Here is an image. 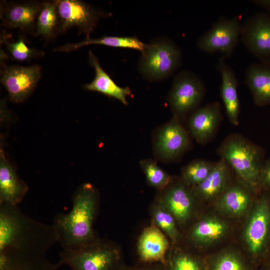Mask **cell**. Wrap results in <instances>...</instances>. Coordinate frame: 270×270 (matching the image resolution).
Masks as SVG:
<instances>
[{
	"mask_svg": "<svg viewBox=\"0 0 270 270\" xmlns=\"http://www.w3.org/2000/svg\"><path fill=\"white\" fill-rule=\"evenodd\" d=\"M99 206L98 192L85 183L74 192L70 210L54 216L52 225L62 250H78L100 239L94 228Z\"/></svg>",
	"mask_w": 270,
	"mask_h": 270,
	"instance_id": "1",
	"label": "cell"
},
{
	"mask_svg": "<svg viewBox=\"0 0 270 270\" xmlns=\"http://www.w3.org/2000/svg\"><path fill=\"white\" fill-rule=\"evenodd\" d=\"M60 263L71 270H120L123 265L119 248L106 240L78 250H62Z\"/></svg>",
	"mask_w": 270,
	"mask_h": 270,
	"instance_id": "2",
	"label": "cell"
},
{
	"mask_svg": "<svg viewBox=\"0 0 270 270\" xmlns=\"http://www.w3.org/2000/svg\"><path fill=\"white\" fill-rule=\"evenodd\" d=\"M222 159L230 166L248 186H254L260 177V154L258 148L238 134L224 140L218 150Z\"/></svg>",
	"mask_w": 270,
	"mask_h": 270,
	"instance_id": "3",
	"label": "cell"
},
{
	"mask_svg": "<svg viewBox=\"0 0 270 270\" xmlns=\"http://www.w3.org/2000/svg\"><path fill=\"white\" fill-rule=\"evenodd\" d=\"M138 62V70L149 80L166 78L179 68L182 60L180 48L170 40L157 38L146 44Z\"/></svg>",
	"mask_w": 270,
	"mask_h": 270,
	"instance_id": "4",
	"label": "cell"
},
{
	"mask_svg": "<svg viewBox=\"0 0 270 270\" xmlns=\"http://www.w3.org/2000/svg\"><path fill=\"white\" fill-rule=\"evenodd\" d=\"M206 92L204 82L196 74L182 70L174 77L168 96V102L178 118L198 108Z\"/></svg>",
	"mask_w": 270,
	"mask_h": 270,
	"instance_id": "5",
	"label": "cell"
},
{
	"mask_svg": "<svg viewBox=\"0 0 270 270\" xmlns=\"http://www.w3.org/2000/svg\"><path fill=\"white\" fill-rule=\"evenodd\" d=\"M242 27L239 16H221L198 38L197 46L205 52H220L224 57H228L238 44Z\"/></svg>",
	"mask_w": 270,
	"mask_h": 270,
	"instance_id": "6",
	"label": "cell"
},
{
	"mask_svg": "<svg viewBox=\"0 0 270 270\" xmlns=\"http://www.w3.org/2000/svg\"><path fill=\"white\" fill-rule=\"evenodd\" d=\"M58 15V30L62 32L77 28L84 34L86 39L96 26L103 13L79 0H54Z\"/></svg>",
	"mask_w": 270,
	"mask_h": 270,
	"instance_id": "7",
	"label": "cell"
},
{
	"mask_svg": "<svg viewBox=\"0 0 270 270\" xmlns=\"http://www.w3.org/2000/svg\"><path fill=\"white\" fill-rule=\"evenodd\" d=\"M47 252L36 247H0V270H57L62 264L50 261Z\"/></svg>",
	"mask_w": 270,
	"mask_h": 270,
	"instance_id": "8",
	"label": "cell"
},
{
	"mask_svg": "<svg viewBox=\"0 0 270 270\" xmlns=\"http://www.w3.org/2000/svg\"><path fill=\"white\" fill-rule=\"evenodd\" d=\"M240 38L260 61L270 60V13L258 12L248 18L242 24Z\"/></svg>",
	"mask_w": 270,
	"mask_h": 270,
	"instance_id": "9",
	"label": "cell"
},
{
	"mask_svg": "<svg viewBox=\"0 0 270 270\" xmlns=\"http://www.w3.org/2000/svg\"><path fill=\"white\" fill-rule=\"evenodd\" d=\"M41 76V68L34 64L29 66H12L2 72L0 82L7 90L10 99L22 102L31 94Z\"/></svg>",
	"mask_w": 270,
	"mask_h": 270,
	"instance_id": "10",
	"label": "cell"
},
{
	"mask_svg": "<svg viewBox=\"0 0 270 270\" xmlns=\"http://www.w3.org/2000/svg\"><path fill=\"white\" fill-rule=\"evenodd\" d=\"M178 118L174 117L161 127L154 140V150L161 158L170 160L184 154L190 144L189 136Z\"/></svg>",
	"mask_w": 270,
	"mask_h": 270,
	"instance_id": "11",
	"label": "cell"
},
{
	"mask_svg": "<svg viewBox=\"0 0 270 270\" xmlns=\"http://www.w3.org/2000/svg\"><path fill=\"white\" fill-rule=\"evenodd\" d=\"M184 184H172L171 181L160 190L156 202L172 214L176 222L182 224L191 217L194 204V195Z\"/></svg>",
	"mask_w": 270,
	"mask_h": 270,
	"instance_id": "12",
	"label": "cell"
},
{
	"mask_svg": "<svg viewBox=\"0 0 270 270\" xmlns=\"http://www.w3.org/2000/svg\"><path fill=\"white\" fill-rule=\"evenodd\" d=\"M27 184L20 178L14 166L0 149V205L18 206L28 190Z\"/></svg>",
	"mask_w": 270,
	"mask_h": 270,
	"instance_id": "13",
	"label": "cell"
},
{
	"mask_svg": "<svg viewBox=\"0 0 270 270\" xmlns=\"http://www.w3.org/2000/svg\"><path fill=\"white\" fill-rule=\"evenodd\" d=\"M221 118V106L218 102L198 108L188 120L192 136L200 144L208 142L216 134Z\"/></svg>",
	"mask_w": 270,
	"mask_h": 270,
	"instance_id": "14",
	"label": "cell"
},
{
	"mask_svg": "<svg viewBox=\"0 0 270 270\" xmlns=\"http://www.w3.org/2000/svg\"><path fill=\"white\" fill-rule=\"evenodd\" d=\"M170 246L166 235L152 222L143 230L138 238L137 252L140 260L146 264H164Z\"/></svg>",
	"mask_w": 270,
	"mask_h": 270,
	"instance_id": "15",
	"label": "cell"
},
{
	"mask_svg": "<svg viewBox=\"0 0 270 270\" xmlns=\"http://www.w3.org/2000/svg\"><path fill=\"white\" fill-rule=\"evenodd\" d=\"M42 4L36 1L6 4L1 9V19L10 27L31 30L36 26Z\"/></svg>",
	"mask_w": 270,
	"mask_h": 270,
	"instance_id": "16",
	"label": "cell"
},
{
	"mask_svg": "<svg viewBox=\"0 0 270 270\" xmlns=\"http://www.w3.org/2000/svg\"><path fill=\"white\" fill-rule=\"evenodd\" d=\"M217 68L221 76L220 92L226 112L230 122L236 126L238 124L240 112L237 92L238 82L234 71L226 62L223 56L219 59Z\"/></svg>",
	"mask_w": 270,
	"mask_h": 270,
	"instance_id": "17",
	"label": "cell"
},
{
	"mask_svg": "<svg viewBox=\"0 0 270 270\" xmlns=\"http://www.w3.org/2000/svg\"><path fill=\"white\" fill-rule=\"evenodd\" d=\"M270 224V208L265 200H261L254 210L245 232L248 248L256 254L262 249Z\"/></svg>",
	"mask_w": 270,
	"mask_h": 270,
	"instance_id": "18",
	"label": "cell"
},
{
	"mask_svg": "<svg viewBox=\"0 0 270 270\" xmlns=\"http://www.w3.org/2000/svg\"><path fill=\"white\" fill-rule=\"evenodd\" d=\"M245 82L256 105L270 104V60L250 65L246 72Z\"/></svg>",
	"mask_w": 270,
	"mask_h": 270,
	"instance_id": "19",
	"label": "cell"
},
{
	"mask_svg": "<svg viewBox=\"0 0 270 270\" xmlns=\"http://www.w3.org/2000/svg\"><path fill=\"white\" fill-rule=\"evenodd\" d=\"M88 56L90 63L94 68L96 74L94 80L85 84L84 88L114 98L123 104H128L127 98L132 94L130 89L117 85L102 68L98 58L92 52L89 51Z\"/></svg>",
	"mask_w": 270,
	"mask_h": 270,
	"instance_id": "20",
	"label": "cell"
},
{
	"mask_svg": "<svg viewBox=\"0 0 270 270\" xmlns=\"http://www.w3.org/2000/svg\"><path fill=\"white\" fill-rule=\"evenodd\" d=\"M228 167L222 159L214 163L208 176L196 185L197 193L206 198H210L219 194L226 186L228 176Z\"/></svg>",
	"mask_w": 270,
	"mask_h": 270,
	"instance_id": "21",
	"label": "cell"
},
{
	"mask_svg": "<svg viewBox=\"0 0 270 270\" xmlns=\"http://www.w3.org/2000/svg\"><path fill=\"white\" fill-rule=\"evenodd\" d=\"M89 44H102L114 48H133L142 52L146 44L134 36H104L98 38H88L78 43L68 44L57 48L58 52H70Z\"/></svg>",
	"mask_w": 270,
	"mask_h": 270,
	"instance_id": "22",
	"label": "cell"
},
{
	"mask_svg": "<svg viewBox=\"0 0 270 270\" xmlns=\"http://www.w3.org/2000/svg\"><path fill=\"white\" fill-rule=\"evenodd\" d=\"M226 229V224L218 219H204L194 226L190 236L196 242L206 243L220 238L224 234Z\"/></svg>",
	"mask_w": 270,
	"mask_h": 270,
	"instance_id": "23",
	"label": "cell"
},
{
	"mask_svg": "<svg viewBox=\"0 0 270 270\" xmlns=\"http://www.w3.org/2000/svg\"><path fill=\"white\" fill-rule=\"evenodd\" d=\"M58 18L55 2H44L38 16L36 34L46 39L52 38L58 30Z\"/></svg>",
	"mask_w": 270,
	"mask_h": 270,
	"instance_id": "24",
	"label": "cell"
},
{
	"mask_svg": "<svg viewBox=\"0 0 270 270\" xmlns=\"http://www.w3.org/2000/svg\"><path fill=\"white\" fill-rule=\"evenodd\" d=\"M250 201V196L245 190L239 186H233L224 193L220 205L228 213L240 215L246 210Z\"/></svg>",
	"mask_w": 270,
	"mask_h": 270,
	"instance_id": "25",
	"label": "cell"
},
{
	"mask_svg": "<svg viewBox=\"0 0 270 270\" xmlns=\"http://www.w3.org/2000/svg\"><path fill=\"white\" fill-rule=\"evenodd\" d=\"M152 222L168 238L173 244L180 237L176 220L172 214L158 202L151 206Z\"/></svg>",
	"mask_w": 270,
	"mask_h": 270,
	"instance_id": "26",
	"label": "cell"
},
{
	"mask_svg": "<svg viewBox=\"0 0 270 270\" xmlns=\"http://www.w3.org/2000/svg\"><path fill=\"white\" fill-rule=\"evenodd\" d=\"M214 164V163L202 160L190 162L182 170L184 182L187 185L200 184L208 176Z\"/></svg>",
	"mask_w": 270,
	"mask_h": 270,
	"instance_id": "27",
	"label": "cell"
},
{
	"mask_svg": "<svg viewBox=\"0 0 270 270\" xmlns=\"http://www.w3.org/2000/svg\"><path fill=\"white\" fill-rule=\"evenodd\" d=\"M140 164L146 181L150 186L162 190L171 182L170 176L154 160L150 159L142 160Z\"/></svg>",
	"mask_w": 270,
	"mask_h": 270,
	"instance_id": "28",
	"label": "cell"
},
{
	"mask_svg": "<svg viewBox=\"0 0 270 270\" xmlns=\"http://www.w3.org/2000/svg\"><path fill=\"white\" fill-rule=\"evenodd\" d=\"M166 270H202L198 260L190 254L170 250L166 263Z\"/></svg>",
	"mask_w": 270,
	"mask_h": 270,
	"instance_id": "29",
	"label": "cell"
},
{
	"mask_svg": "<svg viewBox=\"0 0 270 270\" xmlns=\"http://www.w3.org/2000/svg\"><path fill=\"white\" fill-rule=\"evenodd\" d=\"M6 46L13 58L18 61L28 60L42 54L28 48L22 38L14 42H8Z\"/></svg>",
	"mask_w": 270,
	"mask_h": 270,
	"instance_id": "30",
	"label": "cell"
},
{
	"mask_svg": "<svg viewBox=\"0 0 270 270\" xmlns=\"http://www.w3.org/2000/svg\"><path fill=\"white\" fill-rule=\"evenodd\" d=\"M214 270H246V268L236 256L231 254H226L217 259Z\"/></svg>",
	"mask_w": 270,
	"mask_h": 270,
	"instance_id": "31",
	"label": "cell"
},
{
	"mask_svg": "<svg viewBox=\"0 0 270 270\" xmlns=\"http://www.w3.org/2000/svg\"><path fill=\"white\" fill-rule=\"evenodd\" d=\"M120 270H166L165 264L161 262L146 264L138 266L122 265Z\"/></svg>",
	"mask_w": 270,
	"mask_h": 270,
	"instance_id": "32",
	"label": "cell"
},
{
	"mask_svg": "<svg viewBox=\"0 0 270 270\" xmlns=\"http://www.w3.org/2000/svg\"><path fill=\"white\" fill-rule=\"evenodd\" d=\"M260 175L263 184L270 186V160L266 163L264 168L261 170Z\"/></svg>",
	"mask_w": 270,
	"mask_h": 270,
	"instance_id": "33",
	"label": "cell"
},
{
	"mask_svg": "<svg viewBox=\"0 0 270 270\" xmlns=\"http://www.w3.org/2000/svg\"><path fill=\"white\" fill-rule=\"evenodd\" d=\"M252 2L258 6L261 7L270 13V0H254Z\"/></svg>",
	"mask_w": 270,
	"mask_h": 270,
	"instance_id": "34",
	"label": "cell"
}]
</instances>
